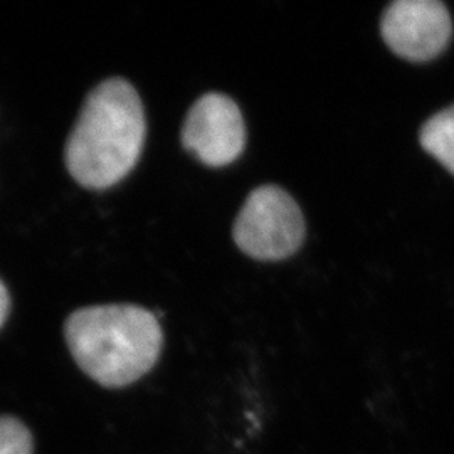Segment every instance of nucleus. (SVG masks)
Listing matches in <instances>:
<instances>
[{
	"label": "nucleus",
	"mask_w": 454,
	"mask_h": 454,
	"mask_svg": "<svg viewBox=\"0 0 454 454\" xmlns=\"http://www.w3.org/2000/svg\"><path fill=\"white\" fill-rule=\"evenodd\" d=\"M142 99L130 82L112 78L88 95L66 144V165L88 189H108L125 179L145 144Z\"/></svg>",
	"instance_id": "f257e3e1"
},
{
	"label": "nucleus",
	"mask_w": 454,
	"mask_h": 454,
	"mask_svg": "<svg viewBox=\"0 0 454 454\" xmlns=\"http://www.w3.org/2000/svg\"><path fill=\"white\" fill-rule=\"evenodd\" d=\"M65 337L78 367L106 389L135 384L162 356V326L137 305L78 309L66 320Z\"/></svg>",
	"instance_id": "f03ea898"
},
{
	"label": "nucleus",
	"mask_w": 454,
	"mask_h": 454,
	"mask_svg": "<svg viewBox=\"0 0 454 454\" xmlns=\"http://www.w3.org/2000/svg\"><path fill=\"white\" fill-rule=\"evenodd\" d=\"M232 238L244 254L254 260H286L305 239L303 212L285 189L262 185L246 199Z\"/></svg>",
	"instance_id": "7ed1b4c3"
},
{
	"label": "nucleus",
	"mask_w": 454,
	"mask_h": 454,
	"mask_svg": "<svg viewBox=\"0 0 454 454\" xmlns=\"http://www.w3.org/2000/svg\"><path fill=\"white\" fill-rule=\"evenodd\" d=\"M380 33L397 56L424 63L448 48L453 20L438 0H395L382 16Z\"/></svg>",
	"instance_id": "20e7f679"
},
{
	"label": "nucleus",
	"mask_w": 454,
	"mask_h": 454,
	"mask_svg": "<svg viewBox=\"0 0 454 454\" xmlns=\"http://www.w3.org/2000/svg\"><path fill=\"white\" fill-rule=\"evenodd\" d=\"M182 144L209 167L238 160L246 146V127L236 101L221 93L199 98L185 116Z\"/></svg>",
	"instance_id": "39448f33"
},
{
	"label": "nucleus",
	"mask_w": 454,
	"mask_h": 454,
	"mask_svg": "<svg viewBox=\"0 0 454 454\" xmlns=\"http://www.w3.org/2000/svg\"><path fill=\"white\" fill-rule=\"evenodd\" d=\"M419 142L429 155L454 176V105L424 121Z\"/></svg>",
	"instance_id": "423d86ee"
},
{
	"label": "nucleus",
	"mask_w": 454,
	"mask_h": 454,
	"mask_svg": "<svg viewBox=\"0 0 454 454\" xmlns=\"http://www.w3.org/2000/svg\"><path fill=\"white\" fill-rule=\"evenodd\" d=\"M0 454H34L33 433L16 416H0Z\"/></svg>",
	"instance_id": "0eeeda50"
},
{
	"label": "nucleus",
	"mask_w": 454,
	"mask_h": 454,
	"mask_svg": "<svg viewBox=\"0 0 454 454\" xmlns=\"http://www.w3.org/2000/svg\"><path fill=\"white\" fill-rule=\"evenodd\" d=\"M9 307H11V300H9V292L4 286V283L0 281V326L5 322L7 315H9Z\"/></svg>",
	"instance_id": "6e6552de"
}]
</instances>
